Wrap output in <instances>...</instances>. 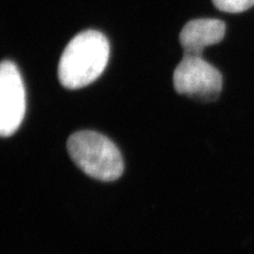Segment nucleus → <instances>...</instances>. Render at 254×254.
<instances>
[{
    "instance_id": "obj_1",
    "label": "nucleus",
    "mask_w": 254,
    "mask_h": 254,
    "mask_svg": "<svg viewBox=\"0 0 254 254\" xmlns=\"http://www.w3.org/2000/svg\"><path fill=\"white\" fill-rule=\"evenodd\" d=\"M109 43L101 32L88 30L71 39L59 64V79L67 89H79L94 82L109 60Z\"/></svg>"
},
{
    "instance_id": "obj_2",
    "label": "nucleus",
    "mask_w": 254,
    "mask_h": 254,
    "mask_svg": "<svg viewBox=\"0 0 254 254\" xmlns=\"http://www.w3.org/2000/svg\"><path fill=\"white\" fill-rule=\"evenodd\" d=\"M73 162L88 176L101 181H115L124 171L120 150L104 134L82 130L74 132L67 142Z\"/></svg>"
},
{
    "instance_id": "obj_3",
    "label": "nucleus",
    "mask_w": 254,
    "mask_h": 254,
    "mask_svg": "<svg viewBox=\"0 0 254 254\" xmlns=\"http://www.w3.org/2000/svg\"><path fill=\"white\" fill-rule=\"evenodd\" d=\"M224 82L221 71L203 57L184 55L173 71L175 91L201 104L217 102Z\"/></svg>"
},
{
    "instance_id": "obj_4",
    "label": "nucleus",
    "mask_w": 254,
    "mask_h": 254,
    "mask_svg": "<svg viewBox=\"0 0 254 254\" xmlns=\"http://www.w3.org/2000/svg\"><path fill=\"white\" fill-rule=\"evenodd\" d=\"M26 114V90L14 63H0V137H10L19 128Z\"/></svg>"
},
{
    "instance_id": "obj_5",
    "label": "nucleus",
    "mask_w": 254,
    "mask_h": 254,
    "mask_svg": "<svg viewBox=\"0 0 254 254\" xmlns=\"http://www.w3.org/2000/svg\"><path fill=\"white\" fill-rule=\"evenodd\" d=\"M227 34V25L218 18H196L188 21L179 34L184 55L203 57L208 48L221 44Z\"/></svg>"
},
{
    "instance_id": "obj_6",
    "label": "nucleus",
    "mask_w": 254,
    "mask_h": 254,
    "mask_svg": "<svg viewBox=\"0 0 254 254\" xmlns=\"http://www.w3.org/2000/svg\"><path fill=\"white\" fill-rule=\"evenodd\" d=\"M214 6L220 12L240 14L254 6V0H212Z\"/></svg>"
}]
</instances>
